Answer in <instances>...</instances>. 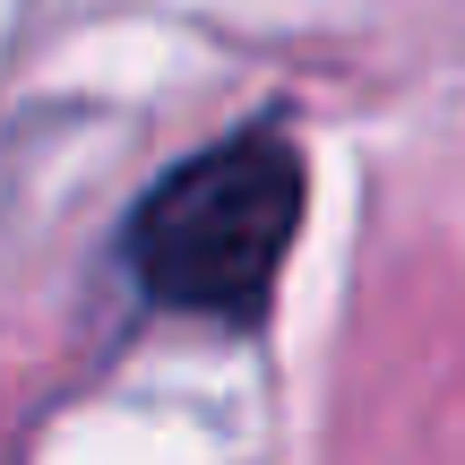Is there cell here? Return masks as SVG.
Returning <instances> with one entry per match:
<instances>
[{
    "label": "cell",
    "mask_w": 465,
    "mask_h": 465,
    "mask_svg": "<svg viewBox=\"0 0 465 465\" xmlns=\"http://www.w3.org/2000/svg\"><path fill=\"white\" fill-rule=\"evenodd\" d=\"M302 190H311L302 147L267 121L199 147L147 190L130 224L138 293L190 319H224V328L259 319L284 276V250L302 232Z\"/></svg>",
    "instance_id": "cell-1"
}]
</instances>
